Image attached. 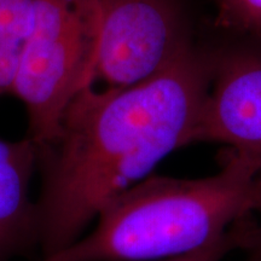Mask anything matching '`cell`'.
<instances>
[{
    "label": "cell",
    "mask_w": 261,
    "mask_h": 261,
    "mask_svg": "<svg viewBox=\"0 0 261 261\" xmlns=\"http://www.w3.org/2000/svg\"><path fill=\"white\" fill-rule=\"evenodd\" d=\"M34 22V0H0V97L11 93Z\"/></svg>",
    "instance_id": "52a82bcc"
},
{
    "label": "cell",
    "mask_w": 261,
    "mask_h": 261,
    "mask_svg": "<svg viewBox=\"0 0 261 261\" xmlns=\"http://www.w3.org/2000/svg\"><path fill=\"white\" fill-rule=\"evenodd\" d=\"M247 220H243L234 225L224 237L212 243L211 246L195 253L162 261H220L233 250L243 249L247 238Z\"/></svg>",
    "instance_id": "9c48e42d"
},
{
    "label": "cell",
    "mask_w": 261,
    "mask_h": 261,
    "mask_svg": "<svg viewBox=\"0 0 261 261\" xmlns=\"http://www.w3.org/2000/svg\"><path fill=\"white\" fill-rule=\"evenodd\" d=\"M261 204V174L225 151L220 171L181 179L150 175L110 202L92 231L38 261H162L203 249Z\"/></svg>",
    "instance_id": "7a4b0ae2"
},
{
    "label": "cell",
    "mask_w": 261,
    "mask_h": 261,
    "mask_svg": "<svg viewBox=\"0 0 261 261\" xmlns=\"http://www.w3.org/2000/svg\"><path fill=\"white\" fill-rule=\"evenodd\" d=\"M102 35L89 84L119 91L155 76L189 41L174 0H98Z\"/></svg>",
    "instance_id": "277c9868"
},
{
    "label": "cell",
    "mask_w": 261,
    "mask_h": 261,
    "mask_svg": "<svg viewBox=\"0 0 261 261\" xmlns=\"http://www.w3.org/2000/svg\"><path fill=\"white\" fill-rule=\"evenodd\" d=\"M100 35L98 0H34V22L11 93L24 104L35 145L55 136L65 108L89 86Z\"/></svg>",
    "instance_id": "3957f363"
},
{
    "label": "cell",
    "mask_w": 261,
    "mask_h": 261,
    "mask_svg": "<svg viewBox=\"0 0 261 261\" xmlns=\"http://www.w3.org/2000/svg\"><path fill=\"white\" fill-rule=\"evenodd\" d=\"M225 28L261 39V0H212Z\"/></svg>",
    "instance_id": "ba28073f"
},
{
    "label": "cell",
    "mask_w": 261,
    "mask_h": 261,
    "mask_svg": "<svg viewBox=\"0 0 261 261\" xmlns=\"http://www.w3.org/2000/svg\"><path fill=\"white\" fill-rule=\"evenodd\" d=\"M254 221H249L244 250L249 253V259L261 261V204L253 215Z\"/></svg>",
    "instance_id": "30bf717a"
},
{
    "label": "cell",
    "mask_w": 261,
    "mask_h": 261,
    "mask_svg": "<svg viewBox=\"0 0 261 261\" xmlns=\"http://www.w3.org/2000/svg\"><path fill=\"white\" fill-rule=\"evenodd\" d=\"M37 146L24 137L0 138V261L39 255L38 214L32 194Z\"/></svg>",
    "instance_id": "8992f818"
},
{
    "label": "cell",
    "mask_w": 261,
    "mask_h": 261,
    "mask_svg": "<svg viewBox=\"0 0 261 261\" xmlns=\"http://www.w3.org/2000/svg\"><path fill=\"white\" fill-rule=\"evenodd\" d=\"M248 261H256V260H253V259H249Z\"/></svg>",
    "instance_id": "8fae6325"
},
{
    "label": "cell",
    "mask_w": 261,
    "mask_h": 261,
    "mask_svg": "<svg viewBox=\"0 0 261 261\" xmlns=\"http://www.w3.org/2000/svg\"><path fill=\"white\" fill-rule=\"evenodd\" d=\"M211 57L191 45L161 73L119 91L86 86L37 146L39 259L76 242L104 208L192 144L210 89Z\"/></svg>",
    "instance_id": "6da1fadb"
},
{
    "label": "cell",
    "mask_w": 261,
    "mask_h": 261,
    "mask_svg": "<svg viewBox=\"0 0 261 261\" xmlns=\"http://www.w3.org/2000/svg\"><path fill=\"white\" fill-rule=\"evenodd\" d=\"M214 142L252 162L261 174V54L211 57L210 89L192 143Z\"/></svg>",
    "instance_id": "5b68a950"
}]
</instances>
